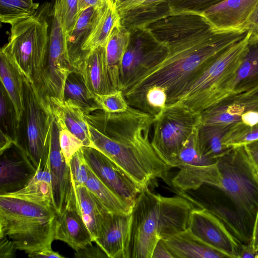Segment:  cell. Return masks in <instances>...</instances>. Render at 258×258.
<instances>
[{"label":"cell","instance_id":"obj_22","mask_svg":"<svg viewBox=\"0 0 258 258\" xmlns=\"http://www.w3.org/2000/svg\"><path fill=\"white\" fill-rule=\"evenodd\" d=\"M80 72L94 97L117 90L112 86L109 76L105 46H99L91 51L85 57Z\"/></svg>","mask_w":258,"mask_h":258},{"label":"cell","instance_id":"obj_33","mask_svg":"<svg viewBox=\"0 0 258 258\" xmlns=\"http://www.w3.org/2000/svg\"><path fill=\"white\" fill-rule=\"evenodd\" d=\"M90 175L84 186L99 202L112 214H128L132 211L130 206L103 183L90 168Z\"/></svg>","mask_w":258,"mask_h":258},{"label":"cell","instance_id":"obj_10","mask_svg":"<svg viewBox=\"0 0 258 258\" xmlns=\"http://www.w3.org/2000/svg\"><path fill=\"white\" fill-rule=\"evenodd\" d=\"M130 31L120 70L119 90L123 92L161 62L169 52L168 44L157 38L145 27Z\"/></svg>","mask_w":258,"mask_h":258},{"label":"cell","instance_id":"obj_35","mask_svg":"<svg viewBox=\"0 0 258 258\" xmlns=\"http://www.w3.org/2000/svg\"><path fill=\"white\" fill-rule=\"evenodd\" d=\"M39 6L34 0H0V21L13 26L33 16Z\"/></svg>","mask_w":258,"mask_h":258},{"label":"cell","instance_id":"obj_11","mask_svg":"<svg viewBox=\"0 0 258 258\" xmlns=\"http://www.w3.org/2000/svg\"><path fill=\"white\" fill-rule=\"evenodd\" d=\"M74 71L75 70L70 61L67 49L66 34L55 3L47 53L37 88L45 102L51 97L64 100L65 81L69 74Z\"/></svg>","mask_w":258,"mask_h":258},{"label":"cell","instance_id":"obj_8","mask_svg":"<svg viewBox=\"0 0 258 258\" xmlns=\"http://www.w3.org/2000/svg\"><path fill=\"white\" fill-rule=\"evenodd\" d=\"M200 124V114L174 102L154 117L152 144L170 169L174 168L178 153L194 130Z\"/></svg>","mask_w":258,"mask_h":258},{"label":"cell","instance_id":"obj_4","mask_svg":"<svg viewBox=\"0 0 258 258\" xmlns=\"http://www.w3.org/2000/svg\"><path fill=\"white\" fill-rule=\"evenodd\" d=\"M56 215L52 207L0 195V237L27 254L51 246Z\"/></svg>","mask_w":258,"mask_h":258},{"label":"cell","instance_id":"obj_40","mask_svg":"<svg viewBox=\"0 0 258 258\" xmlns=\"http://www.w3.org/2000/svg\"><path fill=\"white\" fill-rule=\"evenodd\" d=\"M55 3L67 34L72 30L78 18V0H56Z\"/></svg>","mask_w":258,"mask_h":258},{"label":"cell","instance_id":"obj_56","mask_svg":"<svg viewBox=\"0 0 258 258\" xmlns=\"http://www.w3.org/2000/svg\"><path fill=\"white\" fill-rule=\"evenodd\" d=\"M255 32L258 33V28H257V30H256V31Z\"/></svg>","mask_w":258,"mask_h":258},{"label":"cell","instance_id":"obj_23","mask_svg":"<svg viewBox=\"0 0 258 258\" xmlns=\"http://www.w3.org/2000/svg\"><path fill=\"white\" fill-rule=\"evenodd\" d=\"M258 87V33L251 32L247 51L227 86L228 95L241 94Z\"/></svg>","mask_w":258,"mask_h":258},{"label":"cell","instance_id":"obj_12","mask_svg":"<svg viewBox=\"0 0 258 258\" xmlns=\"http://www.w3.org/2000/svg\"><path fill=\"white\" fill-rule=\"evenodd\" d=\"M187 229L202 243L225 257L240 258V242L223 222L209 210L194 208Z\"/></svg>","mask_w":258,"mask_h":258},{"label":"cell","instance_id":"obj_26","mask_svg":"<svg viewBox=\"0 0 258 258\" xmlns=\"http://www.w3.org/2000/svg\"><path fill=\"white\" fill-rule=\"evenodd\" d=\"M173 258H223V254L205 245L187 229L163 239Z\"/></svg>","mask_w":258,"mask_h":258},{"label":"cell","instance_id":"obj_28","mask_svg":"<svg viewBox=\"0 0 258 258\" xmlns=\"http://www.w3.org/2000/svg\"><path fill=\"white\" fill-rule=\"evenodd\" d=\"M0 76L4 87L15 109L19 124L24 111V76L10 58L1 50Z\"/></svg>","mask_w":258,"mask_h":258},{"label":"cell","instance_id":"obj_43","mask_svg":"<svg viewBox=\"0 0 258 258\" xmlns=\"http://www.w3.org/2000/svg\"><path fill=\"white\" fill-rule=\"evenodd\" d=\"M59 143L60 150L69 165L73 155L83 146V142L64 127H59Z\"/></svg>","mask_w":258,"mask_h":258},{"label":"cell","instance_id":"obj_41","mask_svg":"<svg viewBox=\"0 0 258 258\" xmlns=\"http://www.w3.org/2000/svg\"><path fill=\"white\" fill-rule=\"evenodd\" d=\"M224 0H170V13L194 12L201 13L210 7Z\"/></svg>","mask_w":258,"mask_h":258},{"label":"cell","instance_id":"obj_50","mask_svg":"<svg viewBox=\"0 0 258 258\" xmlns=\"http://www.w3.org/2000/svg\"><path fill=\"white\" fill-rule=\"evenodd\" d=\"M240 258H258V251L254 249L251 243H242L240 249Z\"/></svg>","mask_w":258,"mask_h":258},{"label":"cell","instance_id":"obj_34","mask_svg":"<svg viewBox=\"0 0 258 258\" xmlns=\"http://www.w3.org/2000/svg\"><path fill=\"white\" fill-rule=\"evenodd\" d=\"M209 210L223 222L240 242L244 244L251 243L252 234L249 232V224L236 210L219 205L213 206Z\"/></svg>","mask_w":258,"mask_h":258},{"label":"cell","instance_id":"obj_45","mask_svg":"<svg viewBox=\"0 0 258 258\" xmlns=\"http://www.w3.org/2000/svg\"><path fill=\"white\" fill-rule=\"evenodd\" d=\"M17 249L13 242L6 236L0 237V257L12 258L15 256Z\"/></svg>","mask_w":258,"mask_h":258},{"label":"cell","instance_id":"obj_21","mask_svg":"<svg viewBox=\"0 0 258 258\" xmlns=\"http://www.w3.org/2000/svg\"><path fill=\"white\" fill-rule=\"evenodd\" d=\"M45 102L60 127L68 130L83 142L84 146L92 147L88 123L79 107L56 97H51Z\"/></svg>","mask_w":258,"mask_h":258},{"label":"cell","instance_id":"obj_13","mask_svg":"<svg viewBox=\"0 0 258 258\" xmlns=\"http://www.w3.org/2000/svg\"><path fill=\"white\" fill-rule=\"evenodd\" d=\"M82 150L86 163L94 174L133 208L137 197L143 188L97 149L83 146Z\"/></svg>","mask_w":258,"mask_h":258},{"label":"cell","instance_id":"obj_20","mask_svg":"<svg viewBox=\"0 0 258 258\" xmlns=\"http://www.w3.org/2000/svg\"><path fill=\"white\" fill-rule=\"evenodd\" d=\"M106 5L101 8L90 7L80 12L74 27L66 34L70 60L76 71L80 72L82 65V48L95 29Z\"/></svg>","mask_w":258,"mask_h":258},{"label":"cell","instance_id":"obj_48","mask_svg":"<svg viewBox=\"0 0 258 258\" xmlns=\"http://www.w3.org/2000/svg\"><path fill=\"white\" fill-rule=\"evenodd\" d=\"M151 258H173V256L163 239H160L153 249Z\"/></svg>","mask_w":258,"mask_h":258},{"label":"cell","instance_id":"obj_9","mask_svg":"<svg viewBox=\"0 0 258 258\" xmlns=\"http://www.w3.org/2000/svg\"><path fill=\"white\" fill-rule=\"evenodd\" d=\"M23 105L21 122L23 124L24 139L16 144L23 149L37 169L48 157L51 113L34 85L24 76Z\"/></svg>","mask_w":258,"mask_h":258},{"label":"cell","instance_id":"obj_16","mask_svg":"<svg viewBox=\"0 0 258 258\" xmlns=\"http://www.w3.org/2000/svg\"><path fill=\"white\" fill-rule=\"evenodd\" d=\"M54 239L66 243L75 251L94 242L80 214L72 184L64 208L56 215Z\"/></svg>","mask_w":258,"mask_h":258},{"label":"cell","instance_id":"obj_49","mask_svg":"<svg viewBox=\"0 0 258 258\" xmlns=\"http://www.w3.org/2000/svg\"><path fill=\"white\" fill-rule=\"evenodd\" d=\"M108 0H78L79 13L90 7L101 8L103 7Z\"/></svg>","mask_w":258,"mask_h":258},{"label":"cell","instance_id":"obj_42","mask_svg":"<svg viewBox=\"0 0 258 258\" xmlns=\"http://www.w3.org/2000/svg\"><path fill=\"white\" fill-rule=\"evenodd\" d=\"M69 165L71 178L75 184L84 185L88 179L90 171L82 148L73 155Z\"/></svg>","mask_w":258,"mask_h":258},{"label":"cell","instance_id":"obj_27","mask_svg":"<svg viewBox=\"0 0 258 258\" xmlns=\"http://www.w3.org/2000/svg\"><path fill=\"white\" fill-rule=\"evenodd\" d=\"M130 38V31L120 23L112 30L105 45L108 72L115 90H119L121 63Z\"/></svg>","mask_w":258,"mask_h":258},{"label":"cell","instance_id":"obj_15","mask_svg":"<svg viewBox=\"0 0 258 258\" xmlns=\"http://www.w3.org/2000/svg\"><path fill=\"white\" fill-rule=\"evenodd\" d=\"M258 0H224L201 13L216 31H248Z\"/></svg>","mask_w":258,"mask_h":258},{"label":"cell","instance_id":"obj_5","mask_svg":"<svg viewBox=\"0 0 258 258\" xmlns=\"http://www.w3.org/2000/svg\"><path fill=\"white\" fill-rule=\"evenodd\" d=\"M251 34L218 55L187 85L175 102L200 114L228 95L227 86L247 51Z\"/></svg>","mask_w":258,"mask_h":258},{"label":"cell","instance_id":"obj_32","mask_svg":"<svg viewBox=\"0 0 258 258\" xmlns=\"http://www.w3.org/2000/svg\"><path fill=\"white\" fill-rule=\"evenodd\" d=\"M231 125H199L200 145L205 157L216 161L233 148L223 144L224 137Z\"/></svg>","mask_w":258,"mask_h":258},{"label":"cell","instance_id":"obj_3","mask_svg":"<svg viewBox=\"0 0 258 258\" xmlns=\"http://www.w3.org/2000/svg\"><path fill=\"white\" fill-rule=\"evenodd\" d=\"M194 209L182 197H164L153 192L149 187L143 189L137 197L131 213L130 258H151L159 240L187 229Z\"/></svg>","mask_w":258,"mask_h":258},{"label":"cell","instance_id":"obj_24","mask_svg":"<svg viewBox=\"0 0 258 258\" xmlns=\"http://www.w3.org/2000/svg\"><path fill=\"white\" fill-rule=\"evenodd\" d=\"M72 183L80 214L94 241L112 213L84 185H76L72 179Z\"/></svg>","mask_w":258,"mask_h":258},{"label":"cell","instance_id":"obj_17","mask_svg":"<svg viewBox=\"0 0 258 258\" xmlns=\"http://www.w3.org/2000/svg\"><path fill=\"white\" fill-rule=\"evenodd\" d=\"M1 154L0 195L17 191L24 187L37 169L23 149L17 145Z\"/></svg>","mask_w":258,"mask_h":258},{"label":"cell","instance_id":"obj_51","mask_svg":"<svg viewBox=\"0 0 258 258\" xmlns=\"http://www.w3.org/2000/svg\"><path fill=\"white\" fill-rule=\"evenodd\" d=\"M0 132V153H2L15 145V142L11 137L1 131Z\"/></svg>","mask_w":258,"mask_h":258},{"label":"cell","instance_id":"obj_18","mask_svg":"<svg viewBox=\"0 0 258 258\" xmlns=\"http://www.w3.org/2000/svg\"><path fill=\"white\" fill-rule=\"evenodd\" d=\"M132 213V212H131ZM111 214L94 242L109 258H130L132 216Z\"/></svg>","mask_w":258,"mask_h":258},{"label":"cell","instance_id":"obj_31","mask_svg":"<svg viewBox=\"0 0 258 258\" xmlns=\"http://www.w3.org/2000/svg\"><path fill=\"white\" fill-rule=\"evenodd\" d=\"M63 98L79 107L85 114L99 110L82 73L78 71H72L67 77L63 88Z\"/></svg>","mask_w":258,"mask_h":258},{"label":"cell","instance_id":"obj_37","mask_svg":"<svg viewBox=\"0 0 258 258\" xmlns=\"http://www.w3.org/2000/svg\"><path fill=\"white\" fill-rule=\"evenodd\" d=\"M0 131L11 137L16 144L19 138L20 124L13 104L2 84L0 97Z\"/></svg>","mask_w":258,"mask_h":258},{"label":"cell","instance_id":"obj_2","mask_svg":"<svg viewBox=\"0 0 258 258\" xmlns=\"http://www.w3.org/2000/svg\"><path fill=\"white\" fill-rule=\"evenodd\" d=\"M92 147L112 160L143 189L157 178L168 180L169 167L154 148V116L133 107L124 112L98 110L85 114Z\"/></svg>","mask_w":258,"mask_h":258},{"label":"cell","instance_id":"obj_1","mask_svg":"<svg viewBox=\"0 0 258 258\" xmlns=\"http://www.w3.org/2000/svg\"><path fill=\"white\" fill-rule=\"evenodd\" d=\"M145 27L166 42L169 52L158 66L123 92L130 106L139 108L146 91L157 88L174 103L189 83L218 55L243 39L248 31H215L201 13L158 16Z\"/></svg>","mask_w":258,"mask_h":258},{"label":"cell","instance_id":"obj_53","mask_svg":"<svg viewBox=\"0 0 258 258\" xmlns=\"http://www.w3.org/2000/svg\"><path fill=\"white\" fill-rule=\"evenodd\" d=\"M258 28V3L255 9L250 18L248 23V30L255 32Z\"/></svg>","mask_w":258,"mask_h":258},{"label":"cell","instance_id":"obj_54","mask_svg":"<svg viewBox=\"0 0 258 258\" xmlns=\"http://www.w3.org/2000/svg\"><path fill=\"white\" fill-rule=\"evenodd\" d=\"M135 0H114L117 11L123 8Z\"/></svg>","mask_w":258,"mask_h":258},{"label":"cell","instance_id":"obj_7","mask_svg":"<svg viewBox=\"0 0 258 258\" xmlns=\"http://www.w3.org/2000/svg\"><path fill=\"white\" fill-rule=\"evenodd\" d=\"M45 12L11 26L8 42L1 49L36 89L41 80L49 35Z\"/></svg>","mask_w":258,"mask_h":258},{"label":"cell","instance_id":"obj_44","mask_svg":"<svg viewBox=\"0 0 258 258\" xmlns=\"http://www.w3.org/2000/svg\"><path fill=\"white\" fill-rule=\"evenodd\" d=\"M74 256L76 258L108 257L106 253L97 244L94 246L93 244L88 245L84 248L75 251Z\"/></svg>","mask_w":258,"mask_h":258},{"label":"cell","instance_id":"obj_30","mask_svg":"<svg viewBox=\"0 0 258 258\" xmlns=\"http://www.w3.org/2000/svg\"><path fill=\"white\" fill-rule=\"evenodd\" d=\"M120 23V18L114 0H108L95 29L82 48L83 62L91 51L99 46H105L112 30Z\"/></svg>","mask_w":258,"mask_h":258},{"label":"cell","instance_id":"obj_39","mask_svg":"<svg viewBox=\"0 0 258 258\" xmlns=\"http://www.w3.org/2000/svg\"><path fill=\"white\" fill-rule=\"evenodd\" d=\"M94 98L99 110L107 113L124 112L130 107L123 92L120 90L107 94L96 95Z\"/></svg>","mask_w":258,"mask_h":258},{"label":"cell","instance_id":"obj_38","mask_svg":"<svg viewBox=\"0 0 258 258\" xmlns=\"http://www.w3.org/2000/svg\"><path fill=\"white\" fill-rule=\"evenodd\" d=\"M258 140V123L252 126L242 123L232 124L226 134L223 144L234 148L244 146Z\"/></svg>","mask_w":258,"mask_h":258},{"label":"cell","instance_id":"obj_36","mask_svg":"<svg viewBox=\"0 0 258 258\" xmlns=\"http://www.w3.org/2000/svg\"><path fill=\"white\" fill-rule=\"evenodd\" d=\"M199 126L182 145L177 157L174 167L181 168L187 166L211 164L216 161L205 156L201 148L199 138Z\"/></svg>","mask_w":258,"mask_h":258},{"label":"cell","instance_id":"obj_29","mask_svg":"<svg viewBox=\"0 0 258 258\" xmlns=\"http://www.w3.org/2000/svg\"><path fill=\"white\" fill-rule=\"evenodd\" d=\"M170 0H135L117 11L120 24L127 30L143 26L158 11L168 8Z\"/></svg>","mask_w":258,"mask_h":258},{"label":"cell","instance_id":"obj_46","mask_svg":"<svg viewBox=\"0 0 258 258\" xmlns=\"http://www.w3.org/2000/svg\"><path fill=\"white\" fill-rule=\"evenodd\" d=\"M31 258H64L59 252L52 250L51 246H47L28 254Z\"/></svg>","mask_w":258,"mask_h":258},{"label":"cell","instance_id":"obj_55","mask_svg":"<svg viewBox=\"0 0 258 258\" xmlns=\"http://www.w3.org/2000/svg\"><path fill=\"white\" fill-rule=\"evenodd\" d=\"M243 93L248 96L258 98V87L250 91Z\"/></svg>","mask_w":258,"mask_h":258},{"label":"cell","instance_id":"obj_19","mask_svg":"<svg viewBox=\"0 0 258 258\" xmlns=\"http://www.w3.org/2000/svg\"><path fill=\"white\" fill-rule=\"evenodd\" d=\"M258 111V98L244 93L230 94L200 114V125H231L241 122L250 110Z\"/></svg>","mask_w":258,"mask_h":258},{"label":"cell","instance_id":"obj_14","mask_svg":"<svg viewBox=\"0 0 258 258\" xmlns=\"http://www.w3.org/2000/svg\"><path fill=\"white\" fill-rule=\"evenodd\" d=\"M59 126L51 113L48 158L52 177L53 207L56 214L64 208L72 184L69 165L59 146Z\"/></svg>","mask_w":258,"mask_h":258},{"label":"cell","instance_id":"obj_47","mask_svg":"<svg viewBox=\"0 0 258 258\" xmlns=\"http://www.w3.org/2000/svg\"><path fill=\"white\" fill-rule=\"evenodd\" d=\"M244 147L250 162L258 172V140Z\"/></svg>","mask_w":258,"mask_h":258},{"label":"cell","instance_id":"obj_25","mask_svg":"<svg viewBox=\"0 0 258 258\" xmlns=\"http://www.w3.org/2000/svg\"><path fill=\"white\" fill-rule=\"evenodd\" d=\"M2 195L53 207L52 177L48 158L45 163L39 165L35 174L24 187L17 191Z\"/></svg>","mask_w":258,"mask_h":258},{"label":"cell","instance_id":"obj_6","mask_svg":"<svg viewBox=\"0 0 258 258\" xmlns=\"http://www.w3.org/2000/svg\"><path fill=\"white\" fill-rule=\"evenodd\" d=\"M216 162L218 172L214 187L231 200L248 224L253 225L258 209V172L244 146L232 148Z\"/></svg>","mask_w":258,"mask_h":258},{"label":"cell","instance_id":"obj_52","mask_svg":"<svg viewBox=\"0 0 258 258\" xmlns=\"http://www.w3.org/2000/svg\"><path fill=\"white\" fill-rule=\"evenodd\" d=\"M254 249L258 251V209L252 230L251 243Z\"/></svg>","mask_w":258,"mask_h":258}]
</instances>
